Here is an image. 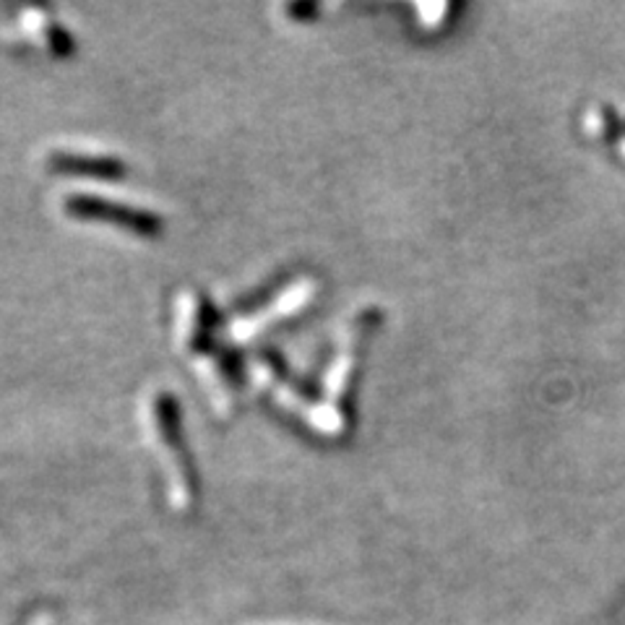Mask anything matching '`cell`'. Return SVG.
<instances>
[{
	"mask_svg": "<svg viewBox=\"0 0 625 625\" xmlns=\"http://www.w3.org/2000/svg\"><path fill=\"white\" fill-rule=\"evenodd\" d=\"M55 170H71V172H92V176H115L120 165L110 157H94V155H71V151H61L53 157Z\"/></svg>",
	"mask_w": 625,
	"mask_h": 625,
	"instance_id": "obj_2",
	"label": "cell"
},
{
	"mask_svg": "<svg viewBox=\"0 0 625 625\" xmlns=\"http://www.w3.org/2000/svg\"><path fill=\"white\" fill-rule=\"evenodd\" d=\"M68 212L78 216H89V220H110L136 232H155L157 220L147 212H138L134 206H123V203L97 199V195H74L68 199Z\"/></svg>",
	"mask_w": 625,
	"mask_h": 625,
	"instance_id": "obj_1",
	"label": "cell"
}]
</instances>
